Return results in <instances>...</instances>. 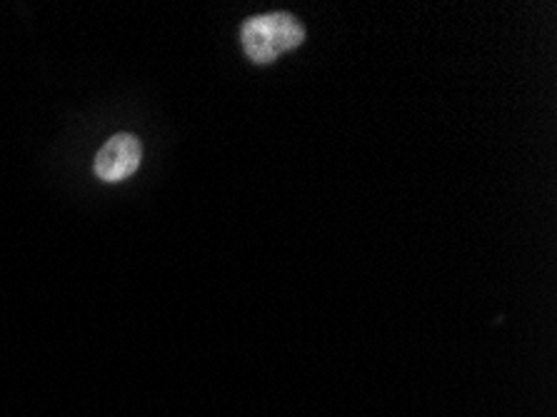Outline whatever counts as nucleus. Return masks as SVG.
I'll return each mask as SVG.
<instances>
[{"mask_svg": "<svg viewBox=\"0 0 557 417\" xmlns=\"http://www.w3.org/2000/svg\"><path fill=\"white\" fill-rule=\"evenodd\" d=\"M302 40H306V25L285 11L252 15L240 25V46L256 65L277 61L283 53L300 48Z\"/></svg>", "mask_w": 557, "mask_h": 417, "instance_id": "f257e3e1", "label": "nucleus"}, {"mask_svg": "<svg viewBox=\"0 0 557 417\" xmlns=\"http://www.w3.org/2000/svg\"><path fill=\"white\" fill-rule=\"evenodd\" d=\"M143 146L131 133H117L96 156V175L106 183H117L133 175L140 165Z\"/></svg>", "mask_w": 557, "mask_h": 417, "instance_id": "f03ea898", "label": "nucleus"}]
</instances>
